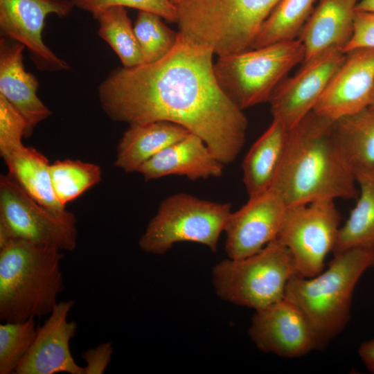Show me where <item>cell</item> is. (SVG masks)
<instances>
[{"mask_svg": "<svg viewBox=\"0 0 374 374\" xmlns=\"http://www.w3.org/2000/svg\"><path fill=\"white\" fill-rule=\"evenodd\" d=\"M76 8L90 12L93 17L114 6L148 11L170 22H177V7L170 0H71Z\"/></svg>", "mask_w": 374, "mask_h": 374, "instance_id": "f546056e", "label": "cell"}, {"mask_svg": "<svg viewBox=\"0 0 374 374\" xmlns=\"http://www.w3.org/2000/svg\"><path fill=\"white\" fill-rule=\"evenodd\" d=\"M341 217L333 199L287 206L276 240L291 252L297 275L310 278L321 273L333 251Z\"/></svg>", "mask_w": 374, "mask_h": 374, "instance_id": "30bf717a", "label": "cell"}, {"mask_svg": "<svg viewBox=\"0 0 374 374\" xmlns=\"http://www.w3.org/2000/svg\"><path fill=\"white\" fill-rule=\"evenodd\" d=\"M52 186L63 205L81 195L101 180L100 168L79 160L56 161L49 167Z\"/></svg>", "mask_w": 374, "mask_h": 374, "instance_id": "4316f807", "label": "cell"}, {"mask_svg": "<svg viewBox=\"0 0 374 374\" xmlns=\"http://www.w3.org/2000/svg\"><path fill=\"white\" fill-rule=\"evenodd\" d=\"M305 57L296 39L218 56L213 69L226 96L240 109L268 102L275 87Z\"/></svg>", "mask_w": 374, "mask_h": 374, "instance_id": "52a82bcc", "label": "cell"}, {"mask_svg": "<svg viewBox=\"0 0 374 374\" xmlns=\"http://www.w3.org/2000/svg\"><path fill=\"white\" fill-rule=\"evenodd\" d=\"M355 174L359 187L357 202L339 228L334 254L352 249L374 250V170Z\"/></svg>", "mask_w": 374, "mask_h": 374, "instance_id": "cb8c5ba5", "label": "cell"}, {"mask_svg": "<svg viewBox=\"0 0 374 374\" xmlns=\"http://www.w3.org/2000/svg\"><path fill=\"white\" fill-rule=\"evenodd\" d=\"M290 130L273 119L247 153L242 168L249 197L271 188L285 152Z\"/></svg>", "mask_w": 374, "mask_h": 374, "instance_id": "44dd1931", "label": "cell"}, {"mask_svg": "<svg viewBox=\"0 0 374 374\" xmlns=\"http://www.w3.org/2000/svg\"><path fill=\"white\" fill-rule=\"evenodd\" d=\"M359 48H374V12L356 11L353 33L343 51Z\"/></svg>", "mask_w": 374, "mask_h": 374, "instance_id": "1f68e13d", "label": "cell"}, {"mask_svg": "<svg viewBox=\"0 0 374 374\" xmlns=\"http://www.w3.org/2000/svg\"><path fill=\"white\" fill-rule=\"evenodd\" d=\"M229 202H216L178 193L166 197L141 236L146 253L163 254L174 244L193 242L215 252L220 236L231 213Z\"/></svg>", "mask_w": 374, "mask_h": 374, "instance_id": "ba28073f", "label": "cell"}, {"mask_svg": "<svg viewBox=\"0 0 374 374\" xmlns=\"http://www.w3.org/2000/svg\"><path fill=\"white\" fill-rule=\"evenodd\" d=\"M93 18L99 24L98 35L111 46L123 67L143 64L134 26L125 7H110L99 12Z\"/></svg>", "mask_w": 374, "mask_h": 374, "instance_id": "484cf974", "label": "cell"}, {"mask_svg": "<svg viewBox=\"0 0 374 374\" xmlns=\"http://www.w3.org/2000/svg\"><path fill=\"white\" fill-rule=\"evenodd\" d=\"M189 133L168 121L130 124L118 144L114 165L126 172H137L146 161Z\"/></svg>", "mask_w": 374, "mask_h": 374, "instance_id": "ffe728a7", "label": "cell"}, {"mask_svg": "<svg viewBox=\"0 0 374 374\" xmlns=\"http://www.w3.org/2000/svg\"><path fill=\"white\" fill-rule=\"evenodd\" d=\"M27 123L23 116L0 95V154L6 159L23 145Z\"/></svg>", "mask_w": 374, "mask_h": 374, "instance_id": "4dcf8cb0", "label": "cell"}, {"mask_svg": "<svg viewBox=\"0 0 374 374\" xmlns=\"http://www.w3.org/2000/svg\"><path fill=\"white\" fill-rule=\"evenodd\" d=\"M287 208L282 197L271 188L249 197L244 206L231 213L226 221L224 231L228 257L250 256L275 240Z\"/></svg>", "mask_w": 374, "mask_h": 374, "instance_id": "5bb4252c", "label": "cell"}, {"mask_svg": "<svg viewBox=\"0 0 374 374\" xmlns=\"http://www.w3.org/2000/svg\"><path fill=\"white\" fill-rule=\"evenodd\" d=\"M24 48L21 44L1 37L0 95L25 118L27 137L34 127L49 117L52 112L37 95V78L25 69L23 62Z\"/></svg>", "mask_w": 374, "mask_h": 374, "instance_id": "e0dca14e", "label": "cell"}, {"mask_svg": "<svg viewBox=\"0 0 374 374\" xmlns=\"http://www.w3.org/2000/svg\"><path fill=\"white\" fill-rule=\"evenodd\" d=\"M371 267L374 268V256H373V262H372V266H371Z\"/></svg>", "mask_w": 374, "mask_h": 374, "instance_id": "74e56055", "label": "cell"}, {"mask_svg": "<svg viewBox=\"0 0 374 374\" xmlns=\"http://www.w3.org/2000/svg\"><path fill=\"white\" fill-rule=\"evenodd\" d=\"M345 57L342 49L330 48L303 61L299 71L284 78L271 93L268 102L273 119L289 129L296 125L314 109Z\"/></svg>", "mask_w": 374, "mask_h": 374, "instance_id": "4fadbf2b", "label": "cell"}, {"mask_svg": "<svg viewBox=\"0 0 374 374\" xmlns=\"http://www.w3.org/2000/svg\"><path fill=\"white\" fill-rule=\"evenodd\" d=\"M37 327L35 318L0 324V374L15 373L35 339Z\"/></svg>", "mask_w": 374, "mask_h": 374, "instance_id": "f1b7e54d", "label": "cell"}, {"mask_svg": "<svg viewBox=\"0 0 374 374\" xmlns=\"http://www.w3.org/2000/svg\"><path fill=\"white\" fill-rule=\"evenodd\" d=\"M373 91L374 48H355L346 53L312 111L335 121L370 106Z\"/></svg>", "mask_w": 374, "mask_h": 374, "instance_id": "9a60e30c", "label": "cell"}, {"mask_svg": "<svg viewBox=\"0 0 374 374\" xmlns=\"http://www.w3.org/2000/svg\"><path fill=\"white\" fill-rule=\"evenodd\" d=\"M76 218L66 211L54 213L31 197L8 175L0 177V248L22 240L60 251L77 244Z\"/></svg>", "mask_w": 374, "mask_h": 374, "instance_id": "9c48e42d", "label": "cell"}, {"mask_svg": "<svg viewBox=\"0 0 374 374\" xmlns=\"http://www.w3.org/2000/svg\"><path fill=\"white\" fill-rule=\"evenodd\" d=\"M355 10L374 12V0H359L356 6Z\"/></svg>", "mask_w": 374, "mask_h": 374, "instance_id": "e575fe53", "label": "cell"}, {"mask_svg": "<svg viewBox=\"0 0 374 374\" xmlns=\"http://www.w3.org/2000/svg\"><path fill=\"white\" fill-rule=\"evenodd\" d=\"M371 106H374V91H373V97H372V100H371Z\"/></svg>", "mask_w": 374, "mask_h": 374, "instance_id": "8d00e7d4", "label": "cell"}, {"mask_svg": "<svg viewBox=\"0 0 374 374\" xmlns=\"http://www.w3.org/2000/svg\"><path fill=\"white\" fill-rule=\"evenodd\" d=\"M224 165L201 137L190 132L146 161L137 172L147 181L170 175L196 180L220 177Z\"/></svg>", "mask_w": 374, "mask_h": 374, "instance_id": "ac0fdd59", "label": "cell"}, {"mask_svg": "<svg viewBox=\"0 0 374 374\" xmlns=\"http://www.w3.org/2000/svg\"><path fill=\"white\" fill-rule=\"evenodd\" d=\"M359 1H320L299 35L305 48L304 61L330 48L344 49L353 33Z\"/></svg>", "mask_w": 374, "mask_h": 374, "instance_id": "d6986e66", "label": "cell"}, {"mask_svg": "<svg viewBox=\"0 0 374 374\" xmlns=\"http://www.w3.org/2000/svg\"><path fill=\"white\" fill-rule=\"evenodd\" d=\"M160 16L139 10L134 24V33L141 53L143 64L157 62L175 46L179 31L169 28Z\"/></svg>", "mask_w": 374, "mask_h": 374, "instance_id": "83f0119b", "label": "cell"}, {"mask_svg": "<svg viewBox=\"0 0 374 374\" xmlns=\"http://www.w3.org/2000/svg\"><path fill=\"white\" fill-rule=\"evenodd\" d=\"M212 275L220 298L257 310L284 298L289 280L297 272L291 252L275 239L253 255L220 261Z\"/></svg>", "mask_w": 374, "mask_h": 374, "instance_id": "8992f818", "label": "cell"}, {"mask_svg": "<svg viewBox=\"0 0 374 374\" xmlns=\"http://www.w3.org/2000/svg\"><path fill=\"white\" fill-rule=\"evenodd\" d=\"M75 301L57 302L43 325L37 327L35 339L22 359L16 374H84V367L73 359L70 341L76 334L75 321L68 315Z\"/></svg>", "mask_w": 374, "mask_h": 374, "instance_id": "2e32d148", "label": "cell"}, {"mask_svg": "<svg viewBox=\"0 0 374 374\" xmlns=\"http://www.w3.org/2000/svg\"><path fill=\"white\" fill-rule=\"evenodd\" d=\"M3 161L8 169V175L38 203L54 213L66 211L55 197L50 164L42 153L22 145Z\"/></svg>", "mask_w": 374, "mask_h": 374, "instance_id": "7402d4cb", "label": "cell"}, {"mask_svg": "<svg viewBox=\"0 0 374 374\" xmlns=\"http://www.w3.org/2000/svg\"><path fill=\"white\" fill-rule=\"evenodd\" d=\"M373 256V249H349L334 254L328 268L317 276L294 275L289 280L285 296L308 317L322 348L348 323L355 288Z\"/></svg>", "mask_w": 374, "mask_h": 374, "instance_id": "277c9868", "label": "cell"}, {"mask_svg": "<svg viewBox=\"0 0 374 374\" xmlns=\"http://www.w3.org/2000/svg\"><path fill=\"white\" fill-rule=\"evenodd\" d=\"M333 130L338 145L355 173L374 170V106H368L334 121Z\"/></svg>", "mask_w": 374, "mask_h": 374, "instance_id": "603a6c76", "label": "cell"}, {"mask_svg": "<svg viewBox=\"0 0 374 374\" xmlns=\"http://www.w3.org/2000/svg\"><path fill=\"white\" fill-rule=\"evenodd\" d=\"M249 335L260 350L281 357H300L322 348L308 317L285 296L255 310Z\"/></svg>", "mask_w": 374, "mask_h": 374, "instance_id": "7c38bea8", "label": "cell"}, {"mask_svg": "<svg viewBox=\"0 0 374 374\" xmlns=\"http://www.w3.org/2000/svg\"><path fill=\"white\" fill-rule=\"evenodd\" d=\"M60 250L22 240L0 248V320L49 314L64 289Z\"/></svg>", "mask_w": 374, "mask_h": 374, "instance_id": "3957f363", "label": "cell"}, {"mask_svg": "<svg viewBox=\"0 0 374 374\" xmlns=\"http://www.w3.org/2000/svg\"><path fill=\"white\" fill-rule=\"evenodd\" d=\"M174 5L177 6L181 0H170Z\"/></svg>", "mask_w": 374, "mask_h": 374, "instance_id": "d590c367", "label": "cell"}, {"mask_svg": "<svg viewBox=\"0 0 374 374\" xmlns=\"http://www.w3.org/2000/svg\"><path fill=\"white\" fill-rule=\"evenodd\" d=\"M73 7L71 0H0L1 36L24 45L40 71L69 70V64L45 44L42 32L48 15L64 17Z\"/></svg>", "mask_w": 374, "mask_h": 374, "instance_id": "8fae6325", "label": "cell"}, {"mask_svg": "<svg viewBox=\"0 0 374 374\" xmlns=\"http://www.w3.org/2000/svg\"><path fill=\"white\" fill-rule=\"evenodd\" d=\"M279 0H181L179 33L188 42L223 56L251 49Z\"/></svg>", "mask_w": 374, "mask_h": 374, "instance_id": "5b68a950", "label": "cell"}, {"mask_svg": "<svg viewBox=\"0 0 374 374\" xmlns=\"http://www.w3.org/2000/svg\"><path fill=\"white\" fill-rule=\"evenodd\" d=\"M113 353L112 343L103 342L98 346L88 349L82 354L86 363L84 374H102L111 362Z\"/></svg>", "mask_w": 374, "mask_h": 374, "instance_id": "d6a6232c", "label": "cell"}, {"mask_svg": "<svg viewBox=\"0 0 374 374\" xmlns=\"http://www.w3.org/2000/svg\"><path fill=\"white\" fill-rule=\"evenodd\" d=\"M314 0H279L262 24L252 48L296 39L312 12Z\"/></svg>", "mask_w": 374, "mask_h": 374, "instance_id": "d4e9b609", "label": "cell"}, {"mask_svg": "<svg viewBox=\"0 0 374 374\" xmlns=\"http://www.w3.org/2000/svg\"><path fill=\"white\" fill-rule=\"evenodd\" d=\"M213 51L186 40L146 64L112 70L98 87L104 112L114 121H168L201 137L223 164L235 161L248 126L242 110L216 80Z\"/></svg>", "mask_w": 374, "mask_h": 374, "instance_id": "6da1fadb", "label": "cell"}, {"mask_svg": "<svg viewBox=\"0 0 374 374\" xmlns=\"http://www.w3.org/2000/svg\"><path fill=\"white\" fill-rule=\"evenodd\" d=\"M358 354L368 371L374 374V337L361 344Z\"/></svg>", "mask_w": 374, "mask_h": 374, "instance_id": "836d02e7", "label": "cell"}, {"mask_svg": "<svg viewBox=\"0 0 374 374\" xmlns=\"http://www.w3.org/2000/svg\"><path fill=\"white\" fill-rule=\"evenodd\" d=\"M333 124L334 121L312 111L290 130L271 187L287 206L357 198L355 175L335 139Z\"/></svg>", "mask_w": 374, "mask_h": 374, "instance_id": "7a4b0ae2", "label": "cell"}]
</instances>
